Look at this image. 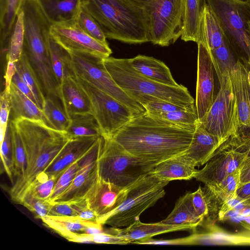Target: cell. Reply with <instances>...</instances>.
I'll return each instance as SVG.
<instances>
[{"label": "cell", "mask_w": 250, "mask_h": 250, "mask_svg": "<svg viewBox=\"0 0 250 250\" xmlns=\"http://www.w3.org/2000/svg\"><path fill=\"white\" fill-rule=\"evenodd\" d=\"M24 41L23 14L20 9L11 28L4 40L0 41L1 50L7 62L15 63L23 53Z\"/></svg>", "instance_id": "26"}, {"label": "cell", "mask_w": 250, "mask_h": 250, "mask_svg": "<svg viewBox=\"0 0 250 250\" xmlns=\"http://www.w3.org/2000/svg\"><path fill=\"white\" fill-rule=\"evenodd\" d=\"M18 203L24 206L36 218L41 220L48 215L51 207V202L38 198L28 191L23 192Z\"/></svg>", "instance_id": "42"}, {"label": "cell", "mask_w": 250, "mask_h": 250, "mask_svg": "<svg viewBox=\"0 0 250 250\" xmlns=\"http://www.w3.org/2000/svg\"><path fill=\"white\" fill-rule=\"evenodd\" d=\"M106 38L130 44L150 42L149 15L128 0H82Z\"/></svg>", "instance_id": "3"}, {"label": "cell", "mask_w": 250, "mask_h": 250, "mask_svg": "<svg viewBox=\"0 0 250 250\" xmlns=\"http://www.w3.org/2000/svg\"><path fill=\"white\" fill-rule=\"evenodd\" d=\"M10 121L21 136L26 160L24 174L16 180L9 191L12 200L18 203L36 176L46 169L71 139L66 131L41 121L25 118Z\"/></svg>", "instance_id": "2"}, {"label": "cell", "mask_w": 250, "mask_h": 250, "mask_svg": "<svg viewBox=\"0 0 250 250\" xmlns=\"http://www.w3.org/2000/svg\"><path fill=\"white\" fill-rule=\"evenodd\" d=\"M193 163L184 154L157 163L150 174L163 181L188 180L194 177L198 170Z\"/></svg>", "instance_id": "22"}, {"label": "cell", "mask_w": 250, "mask_h": 250, "mask_svg": "<svg viewBox=\"0 0 250 250\" xmlns=\"http://www.w3.org/2000/svg\"><path fill=\"white\" fill-rule=\"evenodd\" d=\"M49 51L52 68L60 86L65 78L74 76L70 64V56L68 51L51 37L49 41Z\"/></svg>", "instance_id": "30"}, {"label": "cell", "mask_w": 250, "mask_h": 250, "mask_svg": "<svg viewBox=\"0 0 250 250\" xmlns=\"http://www.w3.org/2000/svg\"><path fill=\"white\" fill-rule=\"evenodd\" d=\"M169 182L150 174L145 176L130 187L125 200L118 208L99 217L97 222L115 228L128 226L165 196V187Z\"/></svg>", "instance_id": "7"}, {"label": "cell", "mask_w": 250, "mask_h": 250, "mask_svg": "<svg viewBox=\"0 0 250 250\" xmlns=\"http://www.w3.org/2000/svg\"><path fill=\"white\" fill-rule=\"evenodd\" d=\"M50 36L68 52L87 53L103 59L110 57L112 53L108 44L100 42L86 34L80 27L75 19L53 24Z\"/></svg>", "instance_id": "13"}, {"label": "cell", "mask_w": 250, "mask_h": 250, "mask_svg": "<svg viewBox=\"0 0 250 250\" xmlns=\"http://www.w3.org/2000/svg\"><path fill=\"white\" fill-rule=\"evenodd\" d=\"M98 138L83 137L71 139L44 172L49 175L63 172L73 162L84 157Z\"/></svg>", "instance_id": "20"}, {"label": "cell", "mask_w": 250, "mask_h": 250, "mask_svg": "<svg viewBox=\"0 0 250 250\" xmlns=\"http://www.w3.org/2000/svg\"><path fill=\"white\" fill-rule=\"evenodd\" d=\"M183 28V0H157L149 15L150 42L167 46L181 37Z\"/></svg>", "instance_id": "11"}, {"label": "cell", "mask_w": 250, "mask_h": 250, "mask_svg": "<svg viewBox=\"0 0 250 250\" xmlns=\"http://www.w3.org/2000/svg\"><path fill=\"white\" fill-rule=\"evenodd\" d=\"M12 82L22 93L37 105L36 98L32 91L16 71L13 76Z\"/></svg>", "instance_id": "49"}, {"label": "cell", "mask_w": 250, "mask_h": 250, "mask_svg": "<svg viewBox=\"0 0 250 250\" xmlns=\"http://www.w3.org/2000/svg\"><path fill=\"white\" fill-rule=\"evenodd\" d=\"M248 68L238 60L230 71V77L236 98L238 129L227 142L232 149L245 152L250 147V84Z\"/></svg>", "instance_id": "12"}, {"label": "cell", "mask_w": 250, "mask_h": 250, "mask_svg": "<svg viewBox=\"0 0 250 250\" xmlns=\"http://www.w3.org/2000/svg\"><path fill=\"white\" fill-rule=\"evenodd\" d=\"M47 228L62 235L70 232L82 233L89 226L97 222L83 221L74 217L47 216L41 220Z\"/></svg>", "instance_id": "33"}, {"label": "cell", "mask_w": 250, "mask_h": 250, "mask_svg": "<svg viewBox=\"0 0 250 250\" xmlns=\"http://www.w3.org/2000/svg\"><path fill=\"white\" fill-rule=\"evenodd\" d=\"M246 153L236 151L227 143L221 146L205 167L198 170L194 178L205 185L218 183L240 168Z\"/></svg>", "instance_id": "14"}, {"label": "cell", "mask_w": 250, "mask_h": 250, "mask_svg": "<svg viewBox=\"0 0 250 250\" xmlns=\"http://www.w3.org/2000/svg\"><path fill=\"white\" fill-rule=\"evenodd\" d=\"M15 64L16 71L30 88L36 98L37 105L42 110L45 95L39 78L26 55L23 53Z\"/></svg>", "instance_id": "31"}, {"label": "cell", "mask_w": 250, "mask_h": 250, "mask_svg": "<svg viewBox=\"0 0 250 250\" xmlns=\"http://www.w3.org/2000/svg\"><path fill=\"white\" fill-rule=\"evenodd\" d=\"M51 207L47 216L56 217H74L88 207L86 199L83 197L62 202H51Z\"/></svg>", "instance_id": "40"}, {"label": "cell", "mask_w": 250, "mask_h": 250, "mask_svg": "<svg viewBox=\"0 0 250 250\" xmlns=\"http://www.w3.org/2000/svg\"><path fill=\"white\" fill-rule=\"evenodd\" d=\"M220 146L217 138L208 131L199 122L191 143L183 154L196 167H199L206 164Z\"/></svg>", "instance_id": "21"}, {"label": "cell", "mask_w": 250, "mask_h": 250, "mask_svg": "<svg viewBox=\"0 0 250 250\" xmlns=\"http://www.w3.org/2000/svg\"><path fill=\"white\" fill-rule=\"evenodd\" d=\"M249 66H250V60H249Z\"/></svg>", "instance_id": "56"}, {"label": "cell", "mask_w": 250, "mask_h": 250, "mask_svg": "<svg viewBox=\"0 0 250 250\" xmlns=\"http://www.w3.org/2000/svg\"><path fill=\"white\" fill-rule=\"evenodd\" d=\"M192 204L197 213L204 219L208 215V208L203 188L199 186L193 192H191Z\"/></svg>", "instance_id": "47"}, {"label": "cell", "mask_w": 250, "mask_h": 250, "mask_svg": "<svg viewBox=\"0 0 250 250\" xmlns=\"http://www.w3.org/2000/svg\"><path fill=\"white\" fill-rule=\"evenodd\" d=\"M0 144L1 162L5 172L13 183L12 143L9 123L4 139Z\"/></svg>", "instance_id": "44"}, {"label": "cell", "mask_w": 250, "mask_h": 250, "mask_svg": "<svg viewBox=\"0 0 250 250\" xmlns=\"http://www.w3.org/2000/svg\"><path fill=\"white\" fill-rule=\"evenodd\" d=\"M225 38L219 20L207 4L201 21L198 42H202L210 52L220 47Z\"/></svg>", "instance_id": "28"}, {"label": "cell", "mask_w": 250, "mask_h": 250, "mask_svg": "<svg viewBox=\"0 0 250 250\" xmlns=\"http://www.w3.org/2000/svg\"><path fill=\"white\" fill-rule=\"evenodd\" d=\"M75 77L90 101L93 115L104 138H111L136 115L111 96L83 79Z\"/></svg>", "instance_id": "10"}, {"label": "cell", "mask_w": 250, "mask_h": 250, "mask_svg": "<svg viewBox=\"0 0 250 250\" xmlns=\"http://www.w3.org/2000/svg\"><path fill=\"white\" fill-rule=\"evenodd\" d=\"M0 128L6 130L11 112L10 92L4 90L0 96Z\"/></svg>", "instance_id": "48"}, {"label": "cell", "mask_w": 250, "mask_h": 250, "mask_svg": "<svg viewBox=\"0 0 250 250\" xmlns=\"http://www.w3.org/2000/svg\"><path fill=\"white\" fill-rule=\"evenodd\" d=\"M236 199L243 204L250 206V181L239 185L236 190Z\"/></svg>", "instance_id": "50"}, {"label": "cell", "mask_w": 250, "mask_h": 250, "mask_svg": "<svg viewBox=\"0 0 250 250\" xmlns=\"http://www.w3.org/2000/svg\"><path fill=\"white\" fill-rule=\"evenodd\" d=\"M209 52L220 83L223 75L230 71L238 60L226 38L220 47Z\"/></svg>", "instance_id": "34"}, {"label": "cell", "mask_w": 250, "mask_h": 250, "mask_svg": "<svg viewBox=\"0 0 250 250\" xmlns=\"http://www.w3.org/2000/svg\"><path fill=\"white\" fill-rule=\"evenodd\" d=\"M10 99L11 107L10 120L25 118L41 121L47 125L42 110L12 82L10 88Z\"/></svg>", "instance_id": "25"}, {"label": "cell", "mask_w": 250, "mask_h": 250, "mask_svg": "<svg viewBox=\"0 0 250 250\" xmlns=\"http://www.w3.org/2000/svg\"><path fill=\"white\" fill-rule=\"evenodd\" d=\"M157 163L133 155L111 138H104L98 159L100 175L121 187L130 186L149 174Z\"/></svg>", "instance_id": "5"}, {"label": "cell", "mask_w": 250, "mask_h": 250, "mask_svg": "<svg viewBox=\"0 0 250 250\" xmlns=\"http://www.w3.org/2000/svg\"><path fill=\"white\" fill-rule=\"evenodd\" d=\"M88 243L110 244L125 245L131 243L128 240L109 232L107 229H104L102 232L90 235L88 234Z\"/></svg>", "instance_id": "45"}, {"label": "cell", "mask_w": 250, "mask_h": 250, "mask_svg": "<svg viewBox=\"0 0 250 250\" xmlns=\"http://www.w3.org/2000/svg\"><path fill=\"white\" fill-rule=\"evenodd\" d=\"M103 63L117 84L129 95L142 94L181 105L194 104L187 87L182 84L167 85L151 80L136 71L129 63L128 59L109 57L103 59Z\"/></svg>", "instance_id": "4"}, {"label": "cell", "mask_w": 250, "mask_h": 250, "mask_svg": "<svg viewBox=\"0 0 250 250\" xmlns=\"http://www.w3.org/2000/svg\"><path fill=\"white\" fill-rule=\"evenodd\" d=\"M237 59L248 68L250 59V0H207Z\"/></svg>", "instance_id": "6"}, {"label": "cell", "mask_w": 250, "mask_h": 250, "mask_svg": "<svg viewBox=\"0 0 250 250\" xmlns=\"http://www.w3.org/2000/svg\"><path fill=\"white\" fill-rule=\"evenodd\" d=\"M219 85L220 89L213 103L199 122L208 131L217 138L222 146L235 135L238 122L230 72L223 75Z\"/></svg>", "instance_id": "8"}, {"label": "cell", "mask_w": 250, "mask_h": 250, "mask_svg": "<svg viewBox=\"0 0 250 250\" xmlns=\"http://www.w3.org/2000/svg\"><path fill=\"white\" fill-rule=\"evenodd\" d=\"M198 45L195 106L199 121L206 115L214 96V67L210 53L202 42Z\"/></svg>", "instance_id": "16"}, {"label": "cell", "mask_w": 250, "mask_h": 250, "mask_svg": "<svg viewBox=\"0 0 250 250\" xmlns=\"http://www.w3.org/2000/svg\"><path fill=\"white\" fill-rule=\"evenodd\" d=\"M195 128L170 123L146 111L136 115L111 138L133 155L158 163L183 154Z\"/></svg>", "instance_id": "1"}, {"label": "cell", "mask_w": 250, "mask_h": 250, "mask_svg": "<svg viewBox=\"0 0 250 250\" xmlns=\"http://www.w3.org/2000/svg\"><path fill=\"white\" fill-rule=\"evenodd\" d=\"M59 98L47 96L42 109L47 125L54 129L66 131L70 120L65 113L62 105L58 101Z\"/></svg>", "instance_id": "35"}, {"label": "cell", "mask_w": 250, "mask_h": 250, "mask_svg": "<svg viewBox=\"0 0 250 250\" xmlns=\"http://www.w3.org/2000/svg\"><path fill=\"white\" fill-rule=\"evenodd\" d=\"M70 123L66 132L70 139L102 136L100 127L93 115L78 114L70 118Z\"/></svg>", "instance_id": "32"}, {"label": "cell", "mask_w": 250, "mask_h": 250, "mask_svg": "<svg viewBox=\"0 0 250 250\" xmlns=\"http://www.w3.org/2000/svg\"><path fill=\"white\" fill-rule=\"evenodd\" d=\"M207 5V0H183L182 40L196 43L199 42L201 21Z\"/></svg>", "instance_id": "24"}, {"label": "cell", "mask_w": 250, "mask_h": 250, "mask_svg": "<svg viewBox=\"0 0 250 250\" xmlns=\"http://www.w3.org/2000/svg\"><path fill=\"white\" fill-rule=\"evenodd\" d=\"M69 53L74 76L83 79L111 96L131 109L136 115L146 111L140 104L117 84L105 68L104 59L87 53Z\"/></svg>", "instance_id": "9"}, {"label": "cell", "mask_w": 250, "mask_h": 250, "mask_svg": "<svg viewBox=\"0 0 250 250\" xmlns=\"http://www.w3.org/2000/svg\"><path fill=\"white\" fill-rule=\"evenodd\" d=\"M13 150V173L16 180L24 174L26 167L25 150L21 136L14 123L9 121Z\"/></svg>", "instance_id": "36"}, {"label": "cell", "mask_w": 250, "mask_h": 250, "mask_svg": "<svg viewBox=\"0 0 250 250\" xmlns=\"http://www.w3.org/2000/svg\"><path fill=\"white\" fill-rule=\"evenodd\" d=\"M128 61L136 71L151 80L169 86L179 85L174 80L169 68L161 61L152 57L138 55L128 59Z\"/></svg>", "instance_id": "23"}, {"label": "cell", "mask_w": 250, "mask_h": 250, "mask_svg": "<svg viewBox=\"0 0 250 250\" xmlns=\"http://www.w3.org/2000/svg\"><path fill=\"white\" fill-rule=\"evenodd\" d=\"M131 186L121 187L105 180L100 175L98 167L97 176L83 198L98 218L118 208L125 200Z\"/></svg>", "instance_id": "15"}, {"label": "cell", "mask_w": 250, "mask_h": 250, "mask_svg": "<svg viewBox=\"0 0 250 250\" xmlns=\"http://www.w3.org/2000/svg\"><path fill=\"white\" fill-rule=\"evenodd\" d=\"M75 20L80 27L88 35L100 42L108 44L106 37L98 24L82 5Z\"/></svg>", "instance_id": "41"}, {"label": "cell", "mask_w": 250, "mask_h": 250, "mask_svg": "<svg viewBox=\"0 0 250 250\" xmlns=\"http://www.w3.org/2000/svg\"><path fill=\"white\" fill-rule=\"evenodd\" d=\"M129 1L146 9L149 15L152 11L153 6L157 0H128Z\"/></svg>", "instance_id": "53"}, {"label": "cell", "mask_w": 250, "mask_h": 250, "mask_svg": "<svg viewBox=\"0 0 250 250\" xmlns=\"http://www.w3.org/2000/svg\"><path fill=\"white\" fill-rule=\"evenodd\" d=\"M44 13L53 23L72 20L82 6V0H38Z\"/></svg>", "instance_id": "27"}, {"label": "cell", "mask_w": 250, "mask_h": 250, "mask_svg": "<svg viewBox=\"0 0 250 250\" xmlns=\"http://www.w3.org/2000/svg\"><path fill=\"white\" fill-rule=\"evenodd\" d=\"M62 173L49 175L43 171L36 176L24 191H28L38 198L48 200L57 181Z\"/></svg>", "instance_id": "38"}, {"label": "cell", "mask_w": 250, "mask_h": 250, "mask_svg": "<svg viewBox=\"0 0 250 250\" xmlns=\"http://www.w3.org/2000/svg\"><path fill=\"white\" fill-rule=\"evenodd\" d=\"M149 115L170 123L187 127L196 128L199 122L195 105L186 109Z\"/></svg>", "instance_id": "37"}, {"label": "cell", "mask_w": 250, "mask_h": 250, "mask_svg": "<svg viewBox=\"0 0 250 250\" xmlns=\"http://www.w3.org/2000/svg\"><path fill=\"white\" fill-rule=\"evenodd\" d=\"M204 219L194 208L191 192H188L178 199L171 212L160 222L169 225L190 224L198 227Z\"/></svg>", "instance_id": "29"}, {"label": "cell", "mask_w": 250, "mask_h": 250, "mask_svg": "<svg viewBox=\"0 0 250 250\" xmlns=\"http://www.w3.org/2000/svg\"><path fill=\"white\" fill-rule=\"evenodd\" d=\"M59 99L67 116L93 115L90 101L74 76L65 78L59 87Z\"/></svg>", "instance_id": "17"}, {"label": "cell", "mask_w": 250, "mask_h": 250, "mask_svg": "<svg viewBox=\"0 0 250 250\" xmlns=\"http://www.w3.org/2000/svg\"><path fill=\"white\" fill-rule=\"evenodd\" d=\"M250 181V158H245L240 168V185Z\"/></svg>", "instance_id": "52"}, {"label": "cell", "mask_w": 250, "mask_h": 250, "mask_svg": "<svg viewBox=\"0 0 250 250\" xmlns=\"http://www.w3.org/2000/svg\"><path fill=\"white\" fill-rule=\"evenodd\" d=\"M23 0H0V41L9 32Z\"/></svg>", "instance_id": "39"}, {"label": "cell", "mask_w": 250, "mask_h": 250, "mask_svg": "<svg viewBox=\"0 0 250 250\" xmlns=\"http://www.w3.org/2000/svg\"><path fill=\"white\" fill-rule=\"evenodd\" d=\"M198 239V235L197 234H194L183 238L169 240H154L149 238L136 242L134 244L163 245H188L195 244V243L197 242Z\"/></svg>", "instance_id": "46"}, {"label": "cell", "mask_w": 250, "mask_h": 250, "mask_svg": "<svg viewBox=\"0 0 250 250\" xmlns=\"http://www.w3.org/2000/svg\"><path fill=\"white\" fill-rule=\"evenodd\" d=\"M246 158H250V147L245 152Z\"/></svg>", "instance_id": "54"}, {"label": "cell", "mask_w": 250, "mask_h": 250, "mask_svg": "<svg viewBox=\"0 0 250 250\" xmlns=\"http://www.w3.org/2000/svg\"><path fill=\"white\" fill-rule=\"evenodd\" d=\"M248 81L250 84V69H248Z\"/></svg>", "instance_id": "55"}, {"label": "cell", "mask_w": 250, "mask_h": 250, "mask_svg": "<svg viewBox=\"0 0 250 250\" xmlns=\"http://www.w3.org/2000/svg\"><path fill=\"white\" fill-rule=\"evenodd\" d=\"M83 157L71 164L61 175L55 184L49 201H52L69 187L78 172L81 161Z\"/></svg>", "instance_id": "43"}, {"label": "cell", "mask_w": 250, "mask_h": 250, "mask_svg": "<svg viewBox=\"0 0 250 250\" xmlns=\"http://www.w3.org/2000/svg\"><path fill=\"white\" fill-rule=\"evenodd\" d=\"M5 73L4 76L5 80L4 90L10 92V85L12 83V79L16 72L15 63L7 62Z\"/></svg>", "instance_id": "51"}, {"label": "cell", "mask_w": 250, "mask_h": 250, "mask_svg": "<svg viewBox=\"0 0 250 250\" xmlns=\"http://www.w3.org/2000/svg\"><path fill=\"white\" fill-rule=\"evenodd\" d=\"M197 226L190 225H169L159 222L155 223H144L136 221L133 223L123 229L111 227V233L124 237L131 243L149 239L154 236L176 231L194 229Z\"/></svg>", "instance_id": "18"}, {"label": "cell", "mask_w": 250, "mask_h": 250, "mask_svg": "<svg viewBox=\"0 0 250 250\" xmlns=\"http://www.w3.org/2000/svg\"><path fill=\"white\" fill-rule=\"evenodd\" d=\"M239 185L240 168L218 183L205 185L203 189L207 201L208 215L218 214L229 202L236 199V190Z\"/></svg>", "instance_id": "19"}]
</instances>
